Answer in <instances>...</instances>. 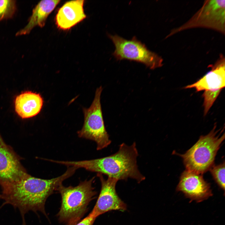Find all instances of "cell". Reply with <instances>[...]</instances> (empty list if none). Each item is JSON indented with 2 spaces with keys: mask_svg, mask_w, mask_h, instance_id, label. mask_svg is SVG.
Masks as SVG:
<instances>
[{
  "mask_svg": "<svg viewBox=\"0 0 225 225\" xmlns=\"http://www.w3.org/2000/svg\"><path fill=\"white\" fill-rule=\"evenodd\" d=\"M72 176L67 170L62 175L49 179L34 177L28 174L18 181L1 187L0 199L20 211L22 225H26L25 214L29 211L41 212L46 215L45 205L48 198L57 190L63 182Z\"/></svg>",
  "mask_w": 225,
  "mask_h": 225,
  "instance_id": "1",
  "label": "cell"
},
{
  "mask_svg": "<svg viewBox=\"0 0 225 225\" xmlns=\"http://www.w3.org/2000/svg\"><path fill=\"white\" fill-rule=\"evenodd\" d=\"M138 152L135 142L131 145L124 143L119 145L115 153L107 157L80 161H57L56 163L67 167L83 168L92 172L107 175L118 181L131 178L138 183L145 177L140 172L137 164Z\"/></svg>",
  "mask_w": 225,
  "mask_h": 225,
  "instance_id": "2",
  "label": "cell"
},
{
  "mask_svg": "<svg viewBox=\"0 0 225 225\" xmlns=\"http://www.w3.org/2000/svg\"><path fill=\"white\" fill-rule=\"evenodd\" d=\"M92 177L79 183L75 187L61 185L57 190L61 194L62 203L58 214L59 220L69 225L76 223L83 216L88 206L96 194Z\"/></svg>",
  "mask_w": 225,
  "mask_h": 225,
  "instance_id": "3",
  "label": "cell"
},
{
  "mask_svg": "<svg viewBox=\"0 0 225 225\" xmlns=\"http://www.w3.org/2000/svg\"><path fill=\"white\" fill-rule=\"evenodd\" d=\"M215 125L208 134L201 136L184 154H180L186 169L202 174L213 165L215 157L225 138L223 130H216Z\"/></svg>",
  "mask_w": 225,
  "mask_h": 225,
  "instance_id": "4",
  "label": "cell"
},
{
  "mask_svg": "<svg viewBox=\"0 0 225 225\" xmlns=\"http://www.w3.org/2000/svg\"><path fill=\"white\" fill-rule=\"evenodd\" d=\"M102 86L96 90L94 98L90 107L83 109L84 122L77 133L80 138L92 140L97 144V149L101 150L111 143L105 126L100 102Z\"/></svg>",
  "mask_w": 225,
  "mask_h": 225,
  "instance_id": "5",
  "label": "cell"
},
{
  "mask_svg": "<svg viewBox=\"0 0 225 225\" xmlns=\"http://www.w3.org/2000/svg\"><path fill=\"white\" fill-rule=\"evenodd\" d=\"M108 36L115 46L112 54L117 60L135 61L143 63L152 69L162 66V58L148 49L135 37L128 40L117 35L108 34Z\"/></svg>",
  "mask_w": 225,
  "mask_h": 225,
  "instance_id": "6",
  "label": "cell"
},
{
  "mask_svg": "<svg viewBox=\"0 0 225 225\" xmlns=\"http://www.w3.org/2000/svg\"><path fill=\"white\" fill-rule=\"evenodd\" d=\"M224 0H209L187 22L172 33L191 28H209L222 32L225 30Z\"/></svg>",
  "mask_w": 225,
  "mask_h": 225,
  "instance_id": "7",
  "label": "cell"
},
{
  "mask_svg": "<svg viewBox=\"0 0 225 225\" xmlns=\"http://www.w3.org/2000/svg\"><path fill=\"white\" fill-rule=\"evenodd\" d=\"M28 174L19 157L4 142L0 134V185L19 180Z\"/></svg>",
  "mask_w": 225,
  "mask_h": 225,
  "instance_id": "8",
  "label": "cell"
},
{
  "mask_svg": "<svg viewBox=\"0 0 225 225\" xmlns=\"http://www.w3.org/2000/svg\"><path fill=\"white\" fill-rule=\"evenodd\" d=\"M97 175L100 179L101 187L96 203L91 212L92 214L97 218L112 210H125L126 204L120 198L116 191L118 180L111 177L105 179L100 173H97Z\"/></svg>",
  "mask_w": 225,
  "mask_h": 225,
  "instance_id": "9",
  "label": "cell"
},
{
  "mask_svg": "<svg viewBox=\"0 0 225 225\" xmlns=\"http://www.w3.org/2000/svg\"><path fill=\"white\" fill-rule=\"evenodd\" d=\"M176 190L187 198L197 202H201L212 196L210 184L201 174L186 169L181 174Z\"/></svg>",
  "mask_w": 225,
  "mask_h": 225,
  "instance_id": "10",
  "label": "cell"
},
{
  "mask_svg": "<svg viewBox=\"0 0 225 225\" xmlns=\"http://www.w3.org/2000/svg\"><path fill=\"white\" fill-rule=\"evenodd\" d=\"M84 1H69L59 8L55 18L56 24L58 28L69 30L86 18L83 9Z\"/></svg>",
  "mask_w": 225,
  "mask_h": 225,
  "instance_id": "11",
  "label": "cell"
},
{
  "mask_svg": "<svg viewBox=\"0 0 225 225\" xmlns=\"http://www.w3.org/2000/svg\"><path fill=\"white\" fill-rule=\"evenodd\" d=\"M43 103L39 93L30 91L22 92L17 95L14 100L15 111L21 118H33L40 112Z\"/></svg>",
  "mask_w": 225,
  "mask_h": 225,
  "instance_id": "12",
  "label": "cell"
},
{
  "mask_svg": "<svg viewBox=\"0 0 225 225\" xmlns=\"http://www.w3.org/2000/svg\"><path fill=\"white\" fill-rule=\"evenodd\" d=\"M225 68L224 58L217 62L209 72L198 80L185 88H194L198 92L222 89L225 86Z\"/></svg>",
  "mask_w": 225,
  "mask_h": 225,
  "instance_id": "13",
  "label": "cell"
},
{
  "mask_svg": "<svg viewBox=\"0 0 225 225\" xmlns=\"http://www.w3.org/2000/svg\"><path fill=\"white\" fill-rule=\"evenodd\" d=\"M60 0H44L40 1L32 10L28 24L16 33L17 36L29 34L35 27L43 28L46 20L52 12L59 3Z\"/></svg>",
  "mask_w": 225,
  "mask_h": 225,
  "instance_id": "14",
  "label": "cell"
},
{
  "mask_svg": "<svg viewBox=\"0 0 225 225\" xmlns=\"http://www.w3.org/2000/svg\"><path fill=\"white\" fill-rule=\"evenodd\" d=\"M16 10L15 0H0V21L12 18Z\"/></svg>",
  "mask_w": 225,
  "mask_h": 225,
  "instance_id": "15",
  "label": "cell"
},
{
  "mask_svg": "<svg viewBox=\"0 0 225 225\" xmlns=\"http://www.w3.org/2000/svg\"><path fill=\"white\" fill-rule=\"evenodd\" d=\"M225 162L213 165L209 170L212 177L219 187L225 191Z\"/></svg>",
  "mask_w": 225,
  "mask_h": 225,
  "instance_id": "16",
  "label": "cell"
},
{
  "mask_svg": "<svg viewBox=\"0 0 225 225\" xmlns=\"http://www.w3.org/2000/svg\"><path fill=\"white\" fill-rule=\"evenodd\" d=\"M221 89L206 90L202 94L204 115H206L219 94Z\"/></svg>",
  "mask_w": 225,
  "mask_h": 225,
  "instance_id": "17",
  "label": "cell"
},
{
  "mask_svg": "<svg viewBox=\"0 0 225 225\" xmlns=\"http://www.w3.org/2000/svg\"><path fill=\"white\" fill-rule=\"evenodd\" d=\"M96 218L91 212L82 220L73 225H93Z\"/></svg>",
  "mask_w": 225,
  "mask_h": 225,
  "instance_id": "18",
  "label": "cell"
},
{
  "mask_svg": "<svg viewBox=\"0 0 225 225\" xmlns=\"http://www.w3.org/2000/svg\"><path fill=\"white\" fill-rule=\"evenodd\" d=\"M73 224H71L69 225H73Z\"/></svg>",
  "mask_w": 225,
  "mask_h": 225,
  "instance_id": "19",
  "label": "cell"
}]
</instances>
